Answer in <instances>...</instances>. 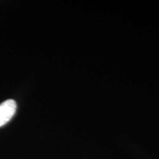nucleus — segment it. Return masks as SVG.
<instances>
[{
	"label": "nucleus",
	"instance_id": "1",
	"mask_svg": "<svg viewBox=\"0 0 159 159\" xmlns=\"http://www.w3.org/2000/svg\"><path fill=\"white\" fill-rule=\"evenodd\" d=\"M16 102L13 99H7L0 104V127L7 124L16 111Z\"/></svg>",
	"mask_w": 159,
	"mask_h": 159
}]
</instances>
